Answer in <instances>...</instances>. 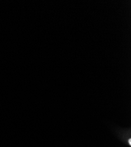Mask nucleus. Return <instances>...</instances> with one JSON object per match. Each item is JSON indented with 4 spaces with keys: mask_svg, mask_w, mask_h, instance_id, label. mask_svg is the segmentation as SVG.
Here are the masks:
<instances>
[{
    "mask_svg": "<svg viewBox=\"0 0 131 147\" xmlns=\"http://www.w3.org/2000/svg\"><path fill=\"white\" fill-rule=\"evenodd\" d=\"M128 142H129V145H131V140H130V139H129V140Z\"/></svg>",
    "mask_w": 131,
    "mask_h": 147,
    "instance_id": "nucleus-1",
    "label": "nucleus"
}]
</instances>
